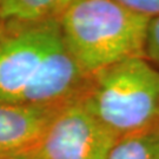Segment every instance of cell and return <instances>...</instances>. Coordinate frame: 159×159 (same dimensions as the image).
Masks as SVG:
<instances>
[{"label": "cell", "instance_id": "obj_7", "mask_svg": "<svg viewBox=\"0 0 159 159\" xmlns=\"http://www.w3.org/2000/svg\"><path fill=\"white\" fill-rule=\"evenodd\" d=\"M108 159H159V126L117 139Z\"/></svg>", "mask_w": 159, "mask_h": 159}, {"label": "cell", "instance_id": "obj_1", "mask_svg": "<svg viewBox=\"0 0 159 159\" xmlns=\"http://www.w3.org/2000/svg\"><path fill=\"white\" fill-rule=\"evenodd\" d=\"M65 45L58 18L5 23L0 33V102L61 107L79 100L89 81Z\"/></svg>", "mask_w": 159, "mask_h": 159}, {"label": "cell", "instance_id": "obj_13", "mask_svg": "<svg viewBox=\"0 0 159 159\" xmlns=\"http://www.w3.org/2000/svg\"><path fill=\"white\" fill-rule=\"evenodd\" d=\"M0 2H1V0H0Z\"/></svg>", "mask_w": 159, "mask_h": 159}, {"label": "cell", "instance_id": "obj_6", "mask_svg": "<svg viewBox=\"0 0 159 159\" xmlns=\"http://www.w3.org/2000/svg\"><path fill=\"white\" fill-rule=\"evenodd\" d=\"M70 0H1L0 19L5 23H35L58 18Z\"/></svg>", "mask_w": 159, "mask_h": 159}, {"label": "cell", "instance_id": "obj_2", "mask_svg": "<svg viewBox=\"0 0 159 159\" xmlns=\"http://www.w3.org/2000/svg\"><path fill=\"white\" fill-rule=\"evenodd\" d=\"M150 19L116 0H73L58 21L70 53L92 74L127 58L144 57Z\"/></svg>", "mask_w": 159, "mask_h": 159}, {"label": "cell", "instance_id": "obj_10", "mask_svg": "<svg viewBox=\"0 0 159 159\" xmlns=\"http://www.w3.org/2000/svg\"><path fill=\"white\" fill-rule=\"evenodd\" d=\"M5 29V21H2L1 19H0V33L2 32V30Z\"/></svg>", "mask_w": 159, "mask_h": 159}, {"label": "cell", "instance_id": "obj_9", "mask_svg": "<svg viewBox=\"0 0 159 159\" xmlns=\"http://www.w3.org/2000/svg\"><path fill=\"white\" fill-rule=\"evenodd\" d=\"M121 5L131 8L132 11L140 13L148 18L159 14V0H116Z\"/></svg>", "mask_w": 159, "mask_h": 159}, {"label": "cell", "instance_id": "obj_4", "mask_svg": "<svg viewBox=\"0 0 159 159\" xmlns=\"http://www.w3.org/2000/svg\"><path fill=\"white\" fill-rule=\"evenodd\" d=\"M116 140L77 100L58 112L38 148L25 158L108 159Z\"/></svg>", "mask_w": 159, "mask_h": 159}, {"label": "cell", "instance_id": "obj_12", "mask_svg": "<svg viewBox=\"0 0 159 159\" xmlns=\"http://www.w3.org/2000/svg\"><path fill=\"white\" fill-rule=\"evenodd\" d=\"M72 1H73V0H70V2H72Z\"/></svg>", "mask_w": 159, "mask_h": 159}, {"label": "cell", "instance_id": "obj_3", "mask_svg": "<svg viewBox=\"0 0 159 159\" xmlns=\"http://www.w3.org/2000/svg\"><path fill=\"white\" fill-rule=\"evenodd\" d=\"M79 102L116 139L159 126V70L132 57L90 74Z\"/></svg>", "mask_w": 159, "mask_h": 159}, {"label": "cell", "instance_id": "obj_11", "mask_svg": "<svg viewBox=\"0 0 159 159\" xmlns=\"http://www.w3.org/2000/svg\"><path fill=\"white\" fill-rule=\"evenodd\" d=\"M18 159H26V158H25V157H23V158H18Z\"/></svg>", "mask_w": 159, "mask_h": 159}, {"label": "cell", "instance_id": "obj_8", "mask_svg": "<svg viewBox=\"0 0 159 159\" xmlns=\"http://www.w3.org/2000/svg\"><path fill=\"white\" fill-rule=\"evenodd\" d=\"M144 58L159 70V14L150 19L144 46Z\"/></svg>", "mask_w": 159, "mask_h": 159}, {"label": "cell", "instance_id": "obj_5", "mask_svg": "<svg viewBox=\"0 0 159 159\" xmlns=\"http://www.w3.org/2000/svg\"><path fill=\"white\" fill-rule=\"evenodd\" d=\"M63 107L0 102V159L30 156L38 148L53 118Z\"/></svg>", "mask_w": 159, "mask_h": 159}]
</instances>
